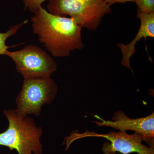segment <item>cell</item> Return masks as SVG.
I'll list each match as a JSON object with an SVG mask.
<instances>
[{
	"label": "cell",
	"mask_w": 154,
	"mask_h": 154,
	"mask_svg": "<svg viewBox=\"0 0 154 154\" xmlns=\"http://www.w3.org/2000/svg\"><path fill=\"white\" fill-rule=\"evenodd\" d=\"M33 33L54 57H65L85 47L82 28L72 18L50 14L40 7L30 19Z\"/></svg>",
	"instance_id": "6da1fadb"
},
{
	"label": "cell",
	"mask_w": 154,
	"mask_h": 154,
	"mask_svg": "<svg viewBox=\"0 0 154 154\" xmlns=\"http://www.w3.org/2000/svg\"><path fill=\"white\" fill-rule=\"evenodd\" d=\"M3 113L9 122L5 131L0 133V146L19 154H42L43 146L40 138L43 134L41 127L33 119L17 113L15 109L5 110Z\"/></svg>",
	"instance_id": "7a4b0ae2"
},
{
	"label": "cell",
	"mask_w": 154,
	"mask_h": 154,
	"mask_svg": "<svg viewBox=\"0 0 154 154\" xmlns=\"http://www.w3.org/2000/svg\"><path fill=\"white\" fill-rule=\"evenodd\" d=\"M47 9L53 15L70 17L82 28L94 31L112 12L106 0H49Z\"/></svg>",
	"instance_id": "3957f363"
},
{
	"label": "cell",
	"mask_w": 154,
	"mask_h": 154,
	"mask_svg": "<svg viewBox=\"0 0 154 154\" xmlns=\"http://www.w3.org/2000/svg\"><path fill=\"white\" fill-rule=\"evenodd\" d=\"M58 88L51 78L25 79L16 98L17 113L23 115L41 114L45 104H50L56 97Z\"/></svg>",
	"instance_id": "277c9868"
},
{
	"label": "cell",
	"mask_w": 154,
	"mask_h": 154,
	"mask_svg": "<svg viewBox=\"0 0 154 154\" xmlns=\"http://www.w3.org/2000/svg\"><path fill=\"white\" fill-rule=\"evenodd\" d=\"M5 55L12 59L17 72L24 79L51 78L57 69L52 57L34 45H28L16 51H8Z\"/></svg>",
	"instance_id": "5b68a950"
},
{
	"label": "cell",
	"mask_w": 154,
	"mask_h": 154,
	"mask_svg": "<svg viewBox=\"0 0 154 154\" xmlns=\"http://www.w3.org/2000/svg\"><path fill=\"white\" fill-rule=\"evenodd\" d=\"M88 137H102L109 140L103 144L102 150L104 154H115L117 152L122 154L137 152L139 154H154V144L150 146L144 145L140 135L135 132L132 134H127L126 131H119L118 132L110 131L107 134H97L94 131H87L83 133H73L65 139L66 145V149H68L70 146L75 141Z\"/></svg>",
	"instance_id": "8992f818"
},
{
	"label": "cell",
	"mask_w": 154,
	"mask_h": 154,
	"mask_svg": "<svg viewBox=\"0 0 154 154\" xmlns=\"http://www.w3.org/2000/svg\"><path fill=\"white\" fill-rule=\"evenodd\" d=\"M100 121H94L98 126L112 128L121 131L131 130L140 135L143 140L149 142L154 137V113L146 117L131 119L122 111L114 113L112 120H106L98 115L94 116Z\"/></svg>",
	"instance_id": "52a82bcc"
},
{
	"label": "cell",
	"mask_w": 154,
	"mask_h": 154,
	"mask_svg": "<svg viewBox=\"0 0 154 154\" xmlns=\"http://www.w3.org/2000/svg\"><path fill=\"white\" fill-rule=\"evenodd\" d=\"M137 17L140 19L141 24L139 30L134 39L128 44H117L122 54V65L132 71L133 73V71L131 66L130 59L135 53V45L138 40L140 41L143 38H144L146 40L148 37H154V13L146 14L137 10Z\"/></svg>",
	"instance_id": "ba28073f"
},
{
	"label": "cell",
	"mask_w": 154,
	"mask_h": 154,
	"mask_svg": "<svg viewBox=\"0 0 154 154\" xmlns=\"http://www.w3.org/2000/svg\"><path fill=\"white\" fill-rule=\"evenodd\" d=\"M28 21H25L21 23L17 24L14 26H11L5 33H0V55H5L8 49L11 47L6 44V42L10 36H14L17 34L19 30L22 28Z\"/></svg>",
	"instance_id": "9c48e42d"
},
{
	"label": "cell",
	"mask_w": 154,
	"mask_h": 154,
	"mask_svg": "<svg viewBox=\"0 0 154 154\" xmlns=\"http://www.w3.org/2000/svg\"><path fill=\"white\" fill-rule=\"evenodd\" d=\"M137 10L146 14L154 13V0H136Z\"/></svg>",
	"instance_id": "30bf717a"
},
{
	"label": "cell",
	"mask_w": 154,
	"mask_h": 154,
	"mask_svg": "<svg viewBox=\"0 0 154 154\" xmlns=\"http://www.w3.org/2000/svg\"><path fill=\"white\" fill-rule=\"evenodd\" d=\"M45 0H23L24 10L34 14Z\"/></svg>",
	"instance_id": "8fae6325"
},
{
	"label": "cell",
	"mask_w": 154,
	"mask_h": 154,
	"mask_svg": "<svg viewBox=\"0 0 154 154\" xmlns=\"http://www.w3.org/2000/svg\"><path fill=\"white\" fill-rule=\"evenodd\" d=\"M136 0H106V2L108 5L111 6L116 3H125L128 2H135Z\"/></svg>",
	"instance_id": "7c38bea8"
}]
</instances>
